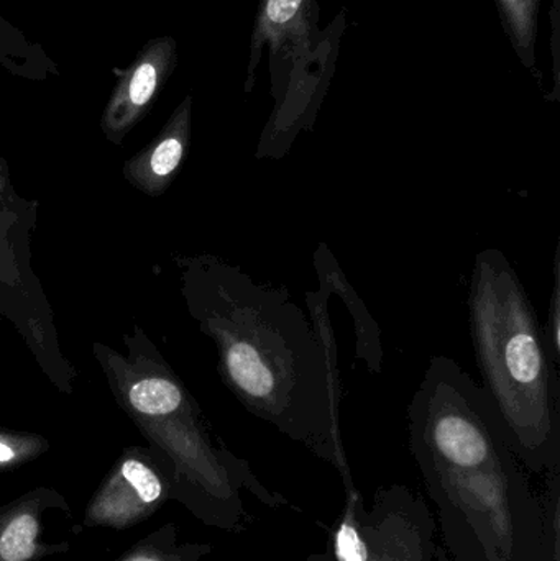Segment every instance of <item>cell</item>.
<instances>
[{
    "label": "cell",
    "instance_id": "cell-1",
    "mask_svg": "<svg viewBox=\"0 0 560 561\" xmlns=\"http://www.w3.org/2000/svg\"><path fill=\"white\" fill-rule=\"evenodd\" d=\"M191 317L216 343L219 371L240 404L335 468L357 491L342 442L334 343L285 290L210 255L178 259Z\"/></svg>",
    "mask_w": 560,
    "mask_h": 561
},
{
    "label": "cell",
    "instance_id": "cell-8",
    "mask_svg": "<svg viewBox=\"0 0 560 561\" xmlns=\"http://www.w3.org/2000/svg\"><path fill=\"white\" fill-rule=\"evenodd\" d=\"M75 537L71 506L59 491L36 486L0 507V561L65 556Z\"/></svg>",
    "mask_w": 560,
    "mask_h": 561
},
{
    "label": "cell",
    "instance_id": "cell-2",
    "mask_svg": "<svg viewBox=\"0 0 560 561\" xmlns=\"http://www.w3.org/2000/svg\"><path fill=\"white\" fill-rule=\"evenodd\" d=\"M410 448L450 561H551L541 497L483 386L434 356L408 408Z\"/></svg>",
    "mask_w": 560,
    "mask_h": 561
},
{
    "label": "cell",
    "instance_id": "cell-3",
    "mask_svg": "<svg viewBox=\"0 0 560 561\" xmlns=\"http://www.w3.org/2000/svg\"><path fill=\"white\" fill-rule=\"evenodd\" d=\"M124 343L127 353L94 343V355L118 408L170 461L173 501L204 526L227 534L245 533L252 523L245 494L270 510H296L210 434L199 405L140 327L124 335Z\"/></svg>",
    "mask_w": 560,
    "mask_h": 561
},
{
    "label": "cell",
    "instance_id": "cell-7",
    "mask_svg": "<svg viewBox=\"0 0 560 561\" xmlns=\"http://www.w3.org/2000/svg\"><path fill=\"white\" fill-rule=\"evenodd\" d=\"M368 561H439L434 513L407 484H390L362 507Z\"/></svg>",
    "mask_w": 560,
    "mask_h": 561
},
{
    "label": "cell",
    "instance_id": "cell-12",
    "mask_svg": "<svg viewBox=\"0 0 560 561\" xmlns=\"http://www.w3.org/2000/svg\"><path fill=\"white\" fill-rule=\"evenodd\" d=\"M210 553V543H180L176 524L168 523L138 540L115 561H203Z\"/></svg>",
    "mask_w": 560,
    "mask_h": 561
},
{
    "label": "cell",
    "instance_id": "cell-5",
    "mask_svg": "<svg viewBox=\"0 0 560 561\" xmlns=\"http://www.w3.org/2000/svg\"><path fill=\"white\" fill-rule=\"evenodd\" d=\"M318 0H260L250 39V59L245 72V92L255 88L256 71L268 48L272 118L262 145L293 140L302 127H309L328 92L335 71L339 45L345 30V12L321 30Z\"/></svg>",
    "mask_w": 560,
    "mask_h": 561
},
{
    "label": "cell",
    "instance_id": "cell-11",
    "mask_svg": "<svg viewBox=\"0 0 560 561\" xmlns=\"http://www.w3.org/2000/svg\"><path fill=\"white\" fill-rule=\"evenodd\" d=\"M506 38L518 56L519 62L542 84L541 71L536 58L539 33V7L541 0H495Z\"/></svg>",
    "mask_w": 560,
    "mask_h": 561
},
{
    "label": "cell",
    "instance_id": "cell-4",
    "mask_svg": "<svg viewBox=\"0 0 560 561\" xmlns=\"http://www.w3.org/2000/svg\"><path fill=\"white\" fill-rule=\"evenodd\" d=\"M470 330L483 389L503 437L529 473L560 471V379L538 313L499 250L477 255Z\"/></svg>",
    "mask_w": 560,
    "mask_h": 561
},
{
    "label": "cell",
    "instance_id": "cell-9",
    "mask_svg": "<svg viewBox=\"0 0 560 561\" xmlns=\"http://www.w3.org/2000/svg\"><path fill=\"white\" fill-rule=\"evenodd\" d=\"M176 62V39L161 36L148 42L130 68L121 72L117 88L102 114V134L108 141L122 145L132 128L150 111Z\"/></svg>",
    "mask_w": 560,
    "mask_h": 561
},
{
    "label": "cell",
    "instance_id": "cell-17",
    "mask_svg": "<svg viewBox=\"0 0 560 561\" xmlns=\"http://www.w3.org/2000/svg\"><path fill=\"white\" fill-rule=\"evenodd\" d=\"M302 561H334L331 550L325 549L324 552L311 553L308 559Z\"/></svg>",
    "mask_w": 560,
    "mask_h": 561
},
{
    "label": "cell",
    "instance_id": "cell-10",
    "mask_svg": "<svg viewBox=\"0 0 560 561\" xmlns=\"http://www.w3.org/2000/svg\"><path fill=\"white\" fill-rule=\"evenodd\" d=\"M193 98L186 95L150 145L125 161L122 174L141 193L161 196L176 178L191 141Z\"/></svg>",
    "mask_w": 560,
    "mask_h": 561
},
{
    "label": "cell",
    "instance_id": "cell-16",
    "mask_svg": "<svg viewBox=\"0 0 560 561\" xmlns=\"http://www.w3.org/2000/svg\"><path fill=\"white\" fill-rule=\"evenodd\" d=\"M551 22V58H552V92L546 95L551 102H558L560 95V0H551L549 5Z\"/></svg>",
    "mask_w": 560,
    "mask_h": 561
},
{
    "label": "cell",
    "instance_id": "cell-13",
    "mask_svg": "<svg viewBox=\"0 0 560 561\" xmlns=\"http://www.w3.org/2000/svg\"><path fill=\"white\" fill-rule=\"evenodd\" d=\"M48 450V438L43 435L0 428V473L19 470Z\"/></svg>",
    "mask_w": 560,
    "mask_h": 561
},
{
    "label": "cell",
    "instance_id": "cell-6",
    "mask_svg": "<svg viewBox=\"0 0 560 561\" xmlns=\"http://www.w3.org/2000/svg\"><path fill=\"white\" fill-rule=\"evenodd\" d=\"M170 461L153 447L124 448L85 506V529L128 530L153 517L173 500Z\"/></svg>",
    "mask_w": 560,
    "mask_h": 561
},
{
    "label": "cell",
    "instance_id": "cell-18",
    "mask_svg": "<svg viewBox=\"0 0 560 561\" xmlns=\"http://www.w3.org/2000/svg\"><path fill=\"white\" fill-rule=\"evenodd\" d=\"M439 561H450V560H449V557H447V556H446V552H444L443 547H441Z\"/></svg>",
    "mask_w": 560,
    "mask_h": 561
},
{
    "label": "cell",
    "instance_id": "cell-14",
    "mask_svg": "<svg viewBox=\"0 0 560 561\" xmlns=\"http://www.w3.org/2000/svg\"><path fill=\"white\" fill-rule=\"evenodd\" d=\"M32 46L23 39L16 30L0 19V62L12 72L30 76L28 62L32 61Z\"/></svg>",
    "mask_w": 560,
    "mask_h": 561
},
{
    "label": "cell",
    "instance_id": "cell-15",
    "mask_svg": "<svg viewBox=\"0 0 560 561\" xmlns=\"http://www.w3.org/2000/svg\"><path fill=\"white\" fill-rule=\"evenodd\" d=\"M13 201H15V196L10 186L9 170L0 158V249H2V243H5L9 230L15 222L16 213L12 207Z\"/></svg>",
    "mask_w": 560,
    "mask_h": 561
}]
</instances>
